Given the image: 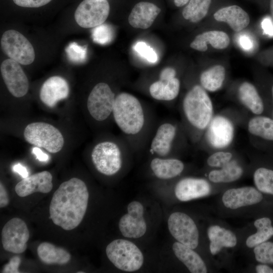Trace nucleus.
<instances>
[{
	"mask_svg": "<svg viewBox=\"0 0 273 273\" xmlns=\"http://www.w3.org/2000/svg\"><path fill=\"white\" fill-rule=\"evenodd\" d=\"M112 118L133 153L147 149L157 122L152 109L134 95L117 94Z\"/></svg>",
	"mask_w": 273,
	"mask_h": 273,
	"instance_id": "1",
	"label": "nucleus"
},
{
	"mask_svg": "<svg viewBox=\"0 0 273 273\" xmlns=\"http://www.w3.org/2000/svg\"><path fill=\"white\" fill-rule=\"evenodd\" d=\"M88 192L85 183L73 177L62 183L55 192L50 205L54 223L66 231L76 228L85 214Z\"/></svg>",
	"mask_w": 273,
	"mask_h": 273,
	"instance_id": "2",
	"label": "nucleus"
},
{
	"mask_svg": "<svg viewBox=\"0 0 273 273\" xmlns=\"http://www.w3.org/2000/svg\"><path fill=\"white\" fill-rule=\"evenodd\" d=\"M181 124L188 139L196 143L214 116L212 102L207 91L195 84L185 95L181 104Z\"/></svg>",
	"mask_w": 273,
	"mask_h": 273,
	"instance_id": "3",
	"label": "nucleus"
},
{
	"mask_svg": "<svg viewBox=\"0 0 273 273\" xmlns=\"http://www.w3.org/2000/svg\"><path fill=\"white\" fill-rule=\"evenodd\" d=\"M132 153L130 146L121 136L100 141L94 146L90 156L96 170L104 175L110 176L121 170L125 159Z\"/></svg>",
	"mask_w": 273,
	"mask_h": 273,
	"instance_id": "4",
	"label": "nucleus"
},
{
	"mask_svg": "<svg viewBox=\"0 0 273 273\" xmlns=\"http://www.w3.org/2000/svg\"><path fill=\"white\" fill-rule=\"evenodd\" d=\"M188 139L181 122L164 120L157 122L147 149L154 156L174 157V154L186 148Z\"/></svg>",
	"mask_w": 273,
	"mask_h": 273,
	"instance_id": "5",
	"label": "nucleus"
},
{
	"mask_svg": "<svg viewBox=\"0 0 273 273\" xmlns=\"http://www.w3.org/2000/svg\"><path fill=\"white\" fill-rule=\"evenodd\" d=\"M107 256L117 268L125 271L139 270L144 262V256L139 248L126 240L116 239L106 249Z\"/></svg>",
	"mask_w": 273,
	"mask_h": 273,
	"instance_id": "6",
	"label": "nucleus"
},
{
	"mask_svg": "<svg viewBox=\"0 0 273 273\" xmlns=\"http://www.w3.org/2000/svg\"><path fill=\"white\" fill-rule=\"evenodd\" d=\"M24 137L29 144L44 148L52 153L59 152L64 143L63 135L56 127L42 122L27 125L24 131Z\"/></svg>",
	"mask_w": 273,
	"mask_h": 273,
	"instance_id": "7",
	"label": "nucleus"
},
{
	"mask_svg": "<svg viewBox=\"0 0 273 273\" xmlns=\"http://www.w3.org/2000/svg\"><path fill=\"white\" fill-rule=\"evenodd\" d=\"M117 95L107 83H97L90 92L86 101L87 110L92 119L103 122L112 117Z\"/></svg>",
	"mask_w": 273,
	"mask_h": 273,
	"instance_id": "8",
	"label": "nucleus"
},
{
	"mask_svg": "<svg viewBox=\"0 0 273 273\" xmlns=\"http://www.w3.org/2000/svg\"><path fill=\"white\" fill-rule=\"evenodd\" d=\"M235 133L233 121L227 116L218 114L214 115L201 139L212 149L225 150L232 144Z\"/></svg>",
	"mask_w": 273,
	"mask_h": 273,
	"instance_id": "9",
	"label": "nucleus"
},
{
	"mask_svg": "<svg viewBox=\"0 0 273 273\" xmlns=\"http://www.w3.org/2000/svg\"><path fill=\"white\" fill-rule=\"evenodd\" d=\"M1 46L8 57L19 64L27 65L34 60L35 52L31 43L15 30H8L3 34Z\"/></svg>",
	"mask_w": 273,
	"mask_h": 273,
	"instance_id": "10",
	"label": "nucleus"
},
{
	"mask_svg": "<svg viewBox=\"0 0 273 273\" xmlns=\"http://www.w3.org/2000/svg\"><path fill=\"white\" fill-rule=\"evenodd\" d=\"M180 81L176 70L167 67L160 72L158 77L149 85L148 92L154 99L164 102L175 100L179 95Z\"/></svg>",
	"mask_w": 273,
	"mask_h": 273,
	"instance_id": "11",
	"label": "nucleus"
},
{
	"mask_svg": "<svg viewBox=\"0 0 273 273\" xmlns=\"http://www.w3.org/2000/svg\"><path fill=\"white\" fill-rule=\"evenodd\" d=\"M168 227L171 235L179 243L194 249L199 243V232L194 220L187 214L180 212L172 213L168 219Z\"/></svg>",
	"mask_w": 273,
	"mask_h": 273,
	"instance_id": "12",
	"label": "nucleus"
},
{
	"mask_svg": "<svg viewBox=\"0 0 273 273\" xmlns=\"http://www.w3.org/2000/svg\"><path fill=\"white\" fill-rule=\"evenodd\" d=\"M109 12L107 0H83L77 8L74 18L81 27H95L106 21Z\"/></svg>",
	"mask_w": 273,
	"mask_h": 273,
	"instance_id": "13",
	"label": "nucleus"
},
{
	"mask_svg": "<svg viewBox=\"0 0 273 273\" xmlns=\"http://www.w3.org/2000/svg\"><path fill=\"white\" fill-rule=\"evenodd\" d=\"M29 238V232L27 226L20 218L11 219L2 229V245L7 251L15 254L22 253L27 248Z\"/></svg>",
	"mask_w": 273,
	"mask_h": 273,
	"instance_id": "14",
	"label": "nucleus"
},
{
	"mask_svg": "<svg viewBox=\"0 0 273 273\" xmlns=\"http://www.w3.org/2000/svg\"><path fill=\"white\" fill-rule=\"evenodd\" d=\"M2 77L9 92L14 97L24 96L29 89L28 78L19 65L11 59L4 60L1 64Z\"/></svg>",
	"mask_w": 273,
	"mask_h": 273,
	"instance_id": "15",
	"label": "nucleus"
},
{
	"mask_svg": "<svg viewBox=\"0 0 273 273\" xmlns=\"http://www.w3.org/2000/svg\"><path fill=\"white\" fill-rule=\"evenodd\" d=\"M127 213L119 222V229L126 238H139L145 234L147 225L143 216L144 207L138 201H132L127 206Z\"/></svg>",
	"mask_w": 273,
	"mask_h": 273,
	"instance_id": "16",
	"label": "nucleus"
},
{
	"mask_svg": "<svg viewBox=\"0 0 273 273\" xmlns=\"http://www.w3.org/2000/svg\"><path fill=\"white\" fill-rule=\"evenodd\" d=\"M247 130L259 148L273 153V119L270 116L253 115L247 123Z\"/></svg>",
	"mask_w": 273,
	"mask_h": 273,
	"instance_id": "17",
	"label": "nucleus"
},
{
	"mask_svg": "<svg viewBox=\"0 0 273 273\" xmlns=\"http://www.w3.org/2000/svg\"><path fill=\"white\" fill-rule=\"evenodd\" d=\"M263 198L262 193L256 188L248 186L228 190L224 193L222 201L226 208L236 209L258 204Z\"/></svg>",
	"mask_w": 273,
	"mask_h": 273,
	"instance_id": "18",
	"label": "nucleus"
},
{
	"mask_svg": "<svg viewBox=\"0 0 273 273\" xmlns=\"http://www.w3.org/2000/svg\"><path fill=\"white\" fill-rule=\"evenodd\" d=\"M211 187L205 179L197 177H185L176 184L174 188L176 198L181 201H188L209 195Z\"/></svg>",
	"mask_w": 273,
	"mask_h": 273,
	"instance_id": "19",
	"label": "nucleus"
},
{
	"mask_svg": "<svg viewBox=\"0 0 273 273\" xmlns=\"http://www.w3.org/2000/svg\"><path fill=\"white\" fill-rule=\"evenodd\" d=\"M69 94V86L66 80L59 76H53L42 84L39 98L45 105L53 107L59 101L66 99Z\"/></svg>",
	"mask_w": 273,
	"mask_h": 273,
	"instance_id": "20",
	"label": "nucleus"
},
{
	"mask_svg": "<svg viewBox=\"0 0 273 273\" xmlns=\"http://www.w3.org/2000/svg\"><path fill=\"white\" fill-rule=\"evenodd\" d=\"M53 177L48 171L35 173L23 178L15 186L16 194L21 197H24L35 192L48 193L52 189Z\"/></svg>",
	"mask_w": 273,
	"mask_h": 273,
	"instance_id": "21",
	"label": "nucleus"
},
{
	"mask_svg": "<svg viewBox=\"0 0 273 273\" xmlns=\"http://www.w3.org/2000/svg\"><path fill=\"white\" fill-rule=\"evenodd\" d=\"M238 96L241 104L253 115H268L264 97L252 83L245 81L239 86Z\"/></svg>",
	"mask_w": 273,
	"mask_h": 273,
	"instance_id": "22",
	"label": "nucleus"
},
{
	"mask_svg": "<svg viewBox=\"0 0 273 273\" xmlns=\"http://www.w3.org/2000/svg\"><path fill=\"white\" fill-rule=\"evenodd\" d=\"M160 11L161 9L153 3H138L128 16V22L134 28L147 29L152 25Z\"/></svg>",
	"mask_w": 273,
	"mask_h": 273,
	"instance_id": "23",
	"label": "nucleus"
},
{
	"mask_svg": "<svg viewBox=\"0 0 273 273\" xmlns=\"http://www.w3.org/2000/svg\"><path fill=\"white\" fill-rule=\"evenodd\" d=\"M150 167L156 177L167 180L179 176L185 169V164L175 157L154 156L150 162Z\"/></svg>",
	"mask_w": 273,
	"mask_h": 273,
	"instance_id": "24",
	"label": "nucleus"
},
{
	"mask_svg": "<svg viewBox=\"0 0 273 273\" xmlns=\"http://www.w3.org/2000/svg\"><path fill=\"white\" fill-rule=\"evenodd\" d=\"M214 18L217 21L226 23L235 31H240L250 23L248 13L237 5L223 7L215 12Z\"/></svg>",
	"mask_w": 273,
	"mask_h": 273,
	"instance_id": "25",
	"label": "nucleus"
},
{
	"mask_svg": "<svg viewBox=\"0 0 273 273\" xmlns=\"http://www.w3.org/2000/svg\"><path fill=\"white\" fill-rule=\"evenodd\" d=\"M230 42L229 36L224 32L210 30L197 35L191 43L190 47L200 52H205L208 49V44L214 49L222 50L226 48Z\"/></svg>",
	"mask_w": 273,
	"mask_h": 273,
	"instance_id": "26",
	"label": "nucleus"
},
{
	"mask_svg": "<svg viewBox=\"0 0 273 273\" xmlns=\"http://www.w3.org/2000/svg\"><path fill=\"white\" fill-rule=\"evenodd\" d=\"M207 235L210 241L209 249L212 255L218 253L224 247H235L237 243V237L233 232L219 225L209 226Z\"/></svg>",
	"mask_w": 273,
	"mask_h": 273,
	"instance_id": "27",
	"label": "nucleus"
},
{
	"mask_svg": "<svg viewBox=\"0 0 273 273\" xmlns=\"http://www.w3.org/2000/svg\"><path fill=\"white\" fill-rule=\"evenodd\" d=\"M172 250L176 257L192 273H206V266L199 255L193 249L179 243L175 242Z\"/></svg>",
	"mask_w": 273,
	"mask_h": 273,
	"instance_id": "28",
	"label": "nucleus"
},
{
	"mask_svg": "<svg viewBox=\"0 0 273 273\" xmlns=\"http://www.w3.org/2000/svg\"><path fill=\"white\" fill-rule=\"evenodd\" d=\"M37 253L40 260L47 264L64 265L71 259V255L67 250L49 242L40 243Z\"/></svg>",
	"mask_w": 273,
	"mask_h": 273,
	"instance_id": "29",
	"label": "nucleus"
},
{
	"mask_svg": "<svg viewBox=\"0 0 273 273\" xmlns=\"http://www.w3.org/2000/svg\"><path fill=\"white\" fill-rule=\"evenodd\" d=\"M225 78V69L220 65L213 66L201 73L200 85L206 90L215 92L222 86Z\"/></svg>",
	"mask_w": 273,
	"mask_h": 273,
	"instance_id": "30",
	"label": "nucleus"
},
{
	"mask_svg": "<svg viewBox=\"0 0 273 273\" xmlns=\"http://www.w3.org/2000/svg\"><path fill=\"white\" fill-rule=\"evenodd\" d=\"M243 169L233 159L224 167L210 171L208 178L214 183H228L239 179L243 174Z\"/></svg>",
	"mask_w": 273,
	"mask_h": 273,
	"instance_id": "31",
	"label": "nucleus"
},
{
	"mask_svg": "<svg viewBox=\"0 0 273 273\" xmlns=\"http://www.w3.org/2000/svg\"><path fill=\"white\" fill-rule=\"evenodd\" d=\"M254 225L257 231L248 237L246 244L249 248H254L257 245L268 241L273 236V225L270 218L263 217L256 219Z\"/></svg>",
	"mask_w": 273,
	"mask_h": 273,
	"instance_id": "32",
	"label": "nucleus"
},
{
	"mask_svg": "<svg viewBox=\"0 0 273 273\" xmlns=\"http://www.w3.org/2000/svg\"><path fill=\"white\" fill-rule=\"evenodd\" d=\"M212 0H190L182 12L183 17L193 23L202 20L207 14Z\"/></svg>",
	"mask_w": 273,
	"mask_h": 273,
	"instance_id": "33",
	"label": "nucleus"
},
{
	"mask_svg": "<svg viewBox=\"0 0 273 273\" xmlns=\"http://www.w3.org/2000/svg\"><path fill=\"white\" fill-rule=\"evenodd\" d=\"M253 177L254 185L259 191L273 196V166H259L254 171Z\"/></svg>",
	"mask_w": 273,
	"mask_h": 273,
	"instance_id": "34",
	"label": "nucleus"
},
{
	"mask_svg": "<svg viewBox=\"0 0 273 273\" xmlns=\"http://www.w3.org/2000/svg\"><path fill=\"white\" fill-rule=\"evenodd\" d=\"M256 261L259 263L273 264V242L267 241L254 247Z\"/></svg>",
	"mask_w": 273,
	"mask_h": 273,
	"instance_id": "35",
	"label": "nucleus"
},
{
	"mask_svg": "<svg viewBox=\"0 0 273 273\" xmlns=\"http://www.w3.org/2000/svg\"><path fill=\"white\" fill-rule=\"evenodd\" d=\"M114 37L112 26L107 24H102L95 27L92 32L93 41L100 44H107L111 42Z\"/></svg>",
	"mask_w": 273,
	"mask_h": 273,
	"instance_id": "36",
	"label": "nucleus"
},
{
	"mask_svg": "<svg viewBox=\"0 0 273 273\" xmlns=\"http://www.w3.org/2000/svg\"><path fill=\"white\" fill-rule=\"evenodd\" d=\"M219 150L211 154L207 159V163L211 167L221 168L233 160V154L230 151Z\"/></svg>",
	"mask_w": 273,
	"mask_h": 273,
	"instance_id": "37",
	"label": "nucleus"
},
{
	"mask_svg": "<svg viewBox=\"0 0 273 273\" xmlns=\"http://www.w3.org/2000/svg\"><path fill=\"white\" fill-rule=\"evenodd\" d=\"M66 53L70 61L75 63H82L86 58L87 48L73 42L67 47Z\"/></svg>",
	"mask_w": 273,
	"mask_h": 273,
	"instance_id": "38",
	"label": "nucleus"
},
{
	"mask_svg": "<svg viewBox=\"0 0 273 273\" xmlns=\"http://www.w3.org/2000/svg\"><path fill=\"white\" fill-rule=\"evenodd\" d=\"M133 49L140 56L149 62L155 63L158 60L155 51L144 41H140L135 43Z\"/></svg>",
	"mask_w": 273,
	"mask_h": 273,
	"instance_id": "39",
	"label": "nucleus"
},
{
	"mask_svg": "<svg viewBox=\"0 0 273 273\" xmlns=\"http://www.w3.org/2000/svg\"><path fill=\"white\" fill-rule=\"evenodd\" d=\"M14 3L20 7L38 8L44 6L52 0H13Z\"/></svg>",
	"mask_w": 273,
	"mask_h": 273,
	"instance_id": "40",
	"label": "nucleus"
},
{
	"mask_svg": "<svg viewBox=\"0 0 273 273\" xmlns=\"http://www.w3.org/2000/svg\"><path fill=\"white\" fill-rule=\"evenodd\" d=\"M21 263V259L18 256L12 257L8 263L6 264L2 270L4 273H19V266Z\"/></svg>",
	"mask_w": 273,
	"mask_h": 273,
	"instance_id": "41",
	"label": "nucleus"
},
{
	"mask_svg": "<svg viewBox=\"0 0 273 273\" xmlns=\"http://www.w3.org/2000/svg\"><path fill=\"white\" fill-rule=\"evenodd\" d=\"M239 44L244 50L250 51L254 48V42L250 35L246 34H241L238 37Z\"/></svg>",
	"mask_w": 273,
	"mask_h": 273,
	"instance_id": "42",
	"label": "nucleus"
},
{
	"mask_svg": "<svg viewBox=\"0 0 273 273\" xmlns=\"http://www.w3.org/2000/svg\"><path fill=\"white\" fill-rule=\"evenodd\" d=\"M267 95L264 98L267 108L268 115L273 119V80L269 82Z\"/></svg>",
	"mask_w": 273,
	"mask_h": 273,
	"instance_id": "43",
	"label": "nucleus"
},
{
	"mask_svg": "<svg viewBox=\"0 0 273 273\" xmlns=\"http://www.w3.org/2000/svg\"><path fill=\"white\" fill-rule=\"evenodd\" d=\"M9 203V196L7 192L3 185L0 183V207L3 208L7 206Z\"/></svg>",
	"mask_w": 273,
	"mask_h": 273,
	"instance_id": "44",
	"label": "nucleus"
},
{
	"mask_svg": "<svg viewBox=\"0 0 273 273\" xmlns=\"http://www.w3.org/2000/svg\"><path fill=\"white\" fill-rule=\"evenodd\" d=\"M32 153L36 156V158L41 162H46L49 159V156L43 152L38 147H34L32 149Z\"/></svg>",
	"mask_w": 273,
	"mask_h": 273,
	"instance_id": "45",
	"label": "nucleus"
},
{
	"mask_svg": "<svg viewBox=\"0 0 273 273\" xmlns=\"http://www.w3.org/2000/svg\"><path fill=\"white\" fill-rule=\"evenodd\" d=\"M13 170L20 175L23 178L28 177V172L25 167L20 163L15 164L13 166Z\"/></svg>",
	"mask_w": 273,
	"mask_h": 273,
	"instance_id": "46",
	"label": "nucleus"
},
{
	"mask_svg": "<svg viewBox=\"0 0 273 273\" xmlns=\"http://www.w3.org/2000/svg\"><path fill=\"white\" fill-rule=\"evenodd\" d=\"M255 270L257 273H273V268L265 263H261L256 265Z\"/></svg>",
	"mask_w": 273,
	"mask_h": 273,
	"instance_id": "47",
	"label": "nucleus"
},
{
	"mask_svg": "<svg viewBox=\"0 0 273 273\" xmlns=\"http://www.w3.org/2000/svg\"><path fill=\"white\" fill-rule=\"evenodd\" d=\"M190 0H174V5L177 7H183L188 3Z\"/></svg>",
	"mask_w": 273,
	"mask_h": 273,
	"instance_id": "48",
	"label": "nucleus"
},
{
	"mask_svg": "<svg viewBox=\"0 0 273 273\" xmlns=\"http://www.w3.org/2000/svg\"><path fill=\"white\" fill-rule=\"evenodd\" d=\"M269 9L270 17L273 20V0H269Z\"/></svg>",
	"mask_w": 273,
	"mask_h": 273,
	"instance_id": "49",
	"label": "nucleus"
},
{
	"mask_svg": "<svg viewBox=\"0 0 273 273\" xmlns=\"http://www.w3.org/2000/svg\"><path fill=\"white\" fill-rule=\"evenodd\" d=\"M77 272H78V273H80V272L83 273L84 272H83V271H78Z\"/></svg>",
	"mask_w": 273,
	"mask_h": 273,
	"instance_id": "50",
	"label": "nucleus"
}]
</instances>
